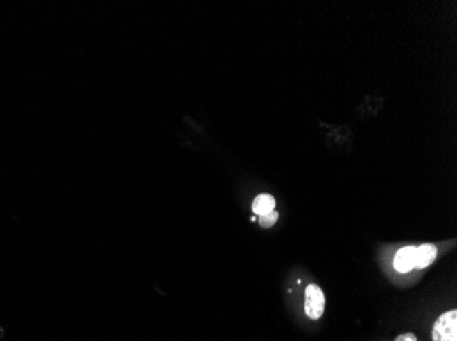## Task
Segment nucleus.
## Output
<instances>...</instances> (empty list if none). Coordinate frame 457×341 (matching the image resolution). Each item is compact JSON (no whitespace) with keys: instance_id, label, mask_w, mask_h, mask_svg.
Masks as SVG:
<instances>
[{"instance_id":"1","label":"nucleus","mask_w":457,"mask_h":341,"mask_svg":"<svg viewBox=\"0 0 457 341\" xmlns=\"http://www.w3.org/2000/svg\"><path fill=\"white\" fill-rule=\"evenodd\" d=\"M433 341H457V311L449 310L434 322Z\"/></svg>"},{"instance_id":"2","label":"nucleus","mask_w":457,"mask_h":341,"mask_svg":"<svg viewBox=\"0 0 457 341\" xmlns=\"http://www.w3.org/2000/svg\"><path fill=\"white\" fill-rule=\"evenodd\" d=\"M325 293L316 284H309L305 288L304 311L308 318L316 321L325 311Z\"/></svg>"},{"instance_id":"3","label":"nucleus","mask_w":457,"mask_h":341,"mask_svg":"<svg viewBox=\"0 0 457 341\" xmlns=\"http://www.w3.org/2000/svg\"><path fill=\"white\" fill-rule=\"evenodd\" d=\"M415 259H416V247L415 246H406L397 251L393 259V266L397 272L406 273L412 269H415Z\"/></svg>"},{"instance_id":"4","label":"nucleus","mask_w":457,"mask_h":341,"mask_svg":"<svg viewBox=\"0 0 457 341\" xmlns=\"http://www.w3.org/2000/svg\"><path fill=\"white\" fill-rule=\"evenodd\" d=\"M438 250L434 244L426 243L416 247V259H415V268L416 269H424L430 266L436 258H437Z\"/></svg>"},{"instance_id":"5","label":"nucleus","mask_w":457,"mask_h":341,"mask_svg":"<svg viewBox=\"0 0 457 341\" xmlns=\"http://www.w3.org/2000/svg\"><path fill=\"white\" fill-rule=\"evenodd\" d=\"M275 208V198L270 194H260L255 198L252 212L256 216H264L273 212Z\"/></svg>"},{"instance_id":"6","label":"nucleus","mask_w":457,"mask_h":341,"mask_svg":"<svg viewBox=\"0 0 457 341\" xmlns=\"http://www.w3.org/2000/svg\"><path fill=\"white\" fill-rule=\"evenodd\" d=\"M278 217H279L278 212L273 210V212H270L268 214L260 216V217H259V224H260L261 228H271V227L278 221Z\"/></svg>"},{"instance_id":"7","label":"nucleus","mask_w":457,"mask_h":341,"mask_svg":"<svg viewBox=\"0 0 457 341\" xmlns=\"http://www.w3.org/2000/svg\"><path fill=\"white\" fill-rule=\"evenodd\" d=\"M395 341H417V339L413 333H404V335H400Z\"/></svg>"}]
</instances>
